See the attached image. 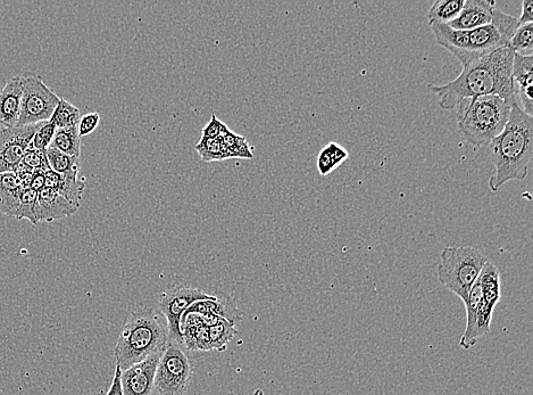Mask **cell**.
Returning <instances> with one entry per match:
<instances>
[{
    "instance_id": "cell-1",
    "label": "cell",
    "mask_w": 533,
    "mask_h": 395,
    "mask_svg": "<svg viewBox=\"0 0 533 395\" xmlns=\"http://www.w3.org/2000/svg\"><path fill=\"white\" fill-rule=\"evenodd\" d=\"M514 52L503 47L464 65L463 72L444 86H429L443 110H454L464 100L494 95L510 105L516 103L512 65Z\"/></svg>"
},
{
    "instance_id": "cell-2",
    "label": "cell",
    "mask_w": 533,
    "mask_h": 395,
    "mask_svg": "<svg viewBox=\"0 0 533 395\" xmlns=\"http://www.w3.org/2000/svg\"><path fill=\"white\" fill-rule=\"evenodd\" d=\"M489 146L495 166L489 180L491 192L499 191L508 181L526 178L533 154L532 117L518 104L513 105L504 130Z\"/></svg>"
},
{
    "instance_id": "cell-3",
    "label": "cell",
    "mask_w": 533,
    "mask_h": 395,
    "mask_svg": "<svg viewBox=\"0 0 533 395\" xmlns=\"http://www.w3.org/2000/svg\"><path fill=\"white\" fill-rule=\"evenodd\" d=\"M430 27L437 44L453 53L464 67L499 48L508 47L519 22L514 16L496 8L493 22L485 27L469 31L453 30L445 24H432Z\"/></svg>"
},
{
    "instance_id": "cell-4",
    "label": "cell",
    "mask_w": 533,
    "mask_h": 395,
    "mask_svg": "<svg viewBox=\"0 0 533 395\" xmlns=\"http://www.w3.org/2000/svg\"><path fill=\"white\" fill-rule=\"evenodd\" d=\"M170 341L165 319L152 307L131 312L114 349L116 367L126 370L153 353L164 350Z\"/></svg>"
},
{
    "instance_id": "cell-5",
    "label": "cell",
    "mask_w": 533,
    "mask_h": 395,
    "mask_svg": "<svg viewBox=\"0 0 533 395\" xmlns=\"http://www.w3.org/2000/svg\"><path fill=\"white\" fill-rule=\"evenodd\" d=\"M511 110L512 105L494 95L464 100L457 105L458 129L473 146H489L501 135Z\"/></svg>"
},
{
    "instance_id": "cell-6",
    "label": "cell",
    "mask_w": 533,
    "mask_h": 395,
    "mask_svg": "<svg viewBox=\"0 0 533 395\" xmlns=\"http://www.w3.org/2000/svg\"><path fill=\"white\" fill-rule=\"evenodd\" d=\"M487 261L471 246H447L440 255L438 281L465 304Z\"/></svg>"
},
{
    "instance_id": "cell-7",
    "label": "cell",
    "mask_w": 533,
    "mask_h": 395,
    "mask_svg": "<svg viewBox=\"0 0 533 395\" xmlns=\"http://www.w3.org/2000/svg\"><path fill=\"white\" fill-rule=\"evenodd\" d=\"M194 365L183 344L169 341L156 369L155 390L160 395H183L188 391Z\"/></svg>"
},
{
    "instance_id": "cell-8",
    "label": "cell",
    "mask_w": 533,
    "mask_h": 395,
    "mask_svg": "<svg viewBox=\"0 0 533 395\" xmlns=\"http://www.w3.org/2000/svg\"><path fill=\"white\" fill-rule=\"evenodd\" d=\"M22 105L18 126L39 125L48 122L61 98L36 73L21 76Z\"/></svg>"
},
{
    "instance_id": "cell-9",
    "label": "cell",
    "mask_w": 533,
    "mask_h": 395,
    "mask_svg": "<svg viewBox=\"0 0 533 395\" xmlns=\"http://www.w3.org/2000/svg\"><path fill=\"white\" fill-rule=\"evenodd\" d=\"M213 296L199 290V288L185 285L174 286L160 295L158 306H160L162 316L168 325L170 341L182 344L180 327L182 316L194 303L212 299Z\"/></svg>"
},
{
    "instance_id": "cell-10",
    "label": "cell",
    "mask_w": 533,
    "mask_h": 395,
    "mask_svg": "<svg viewBox=\"0 0 533 395\" xmlns=\"http://www.w3.org/2000/svg\"><path fill=\"white\" fill-rule=\"evenodd\" d=\"M481 285V304L477 319L470 337V349L477 344L480 337L490 332L493 323L494 310L502 299L501 273L493 262L487 261L478 278Z\"/></svg>"
},
{
    "instance_id": "cell-11",
    "label": "cell",
    "mask_w": 533,
    "mask_h": 395,
    "mask_svg": "<svg viewBox=\"0 0 533 395\" xmlns=\"http://www.w3.org/2000/svg\"><path fill=\"white\" fill-rule=\"evenodd\" d=\"M40 126L41 123L0 129V174L14 172L20 166Z\"/></svg>"
},
{
    "instance_id": "cell-12",
    "label": "cell",
    "mask_w": 533,
    "mask_h": 395,
    "mask_svg": "<svg viewBox=\"0 0 533 395\" xmlns=\"http://www.w3.org/2000/svg\"><path fill=\"white\" fill-rule=\"evenodd\" d=\"M164 350L157 351L139 364L122 370L123 395H152L155 390V375Z\"/></svg>"
},
{
    "instance_id": "cell-13",
    "label": "cell",
    "mask_w": 533,
    "mask_h": 395,
    "mask_svg": "<svg viewBox=\"0 0 533 395\" xmlns=\"http://www.w3.org/2000/svg\"><path fill=\"white\" fill-rule=\"evenodd\" d=\"M533 56L515 54L513 57L512 77L516 103L524 113L533 114Z\"/></svg>"
},
{
    "instance_id": "cell-14",
    "label": "cell",
    "mask_w": 533,
    "mask_h": 395,
    "mask_svg": "<svg viewBox=\"0 0 533 395\" xmlns=\"http://www.w3.org/2000/svg\"><path fill=\"white\" fill-rule=\"evenodd\" d=\"M496 3L489 0H464V5L457 19L448 27L457 31H469L488 26L493 22Z\"/></svg>"
},
{
    "instance_id": "cell-15",
    "label": "cell",
    "mask_w": 533,
    "mask_h": 395,
    "mask_svg": "<svg viewBox=\"0 0 533 395\" xmlns=\"http://www.w3.org/2000/svg\"><path fill=\"white\" fill-rule=\"evenodd\" d=\"M79 205L65 199L53 188L45 187L38 193V221L53 222L77 213Z\"/></svg>"
},
{
    "instance_id": "cell-16",
    "label": "cell",
    "mask_w": 533,
    "mask_h": 395,
    "mask_svg": "<svg viewBox=\"0 0 533 395\" xmlns=\"http://www.w3.org/2000/svg\"><path fill=\"white\" fill-rule=\"evenodd\" d=\"M22 105L21 76H15L7 81L0 90V126L14 128L18 126Z\"/></svg>"
},
{
    "instance_id": "cell-17",
    "label": "cell",
    "mask_w": 533,
    "mask_h": 395,
    "mask_svg": "<svg viewBox=\"0 0 533 395\" xmlns=\"http://www.w3.org/2000/svg\"><path fill=\"white\" fill-rule=\"evenodd\" d=\"M188 314L214 315L224 320H228L229 323L236 326L244 318V314L238 309L236 302L233 301L230 296L224 294L214 295L212 299L194 303L193 306L186 311L185 315Z\"/></svg>"
},
{
    "instance_id": "cell-18",
    "label": "cell",
    "mask_w": 533,
    "mask_h": 395,
    "mask_svg": "<svg viewBox=\"0 0 533 395\" xmlns=\"http://www.w3.org/2000/svg\"><path fill=\"white\" fill-rule=\"evenodd\" d=\"M78 172H72V174L61 175L51 170L46 171V184L45 187L53 188L60 193L69 202L79 205L82 199L83 191H85L86 183L85 179H78Z\"/></svg>"
},
{
    "instance_id": "cell-19",
    "label": "cell",
    "mask_w": 533,
    "mask_h": 395,
    "mask_svg": "<svg viewBox=\"0 0 533 395\" xmlns=\"http://www.w3.org/2000/svg\"><path fill=\"white\" fill-rule=\"evenodd\" d=\"M22 186L14 172L0 174V212L15 218L19 209Z\"/></svg>"
},
{
    "instance_id": "cell-20",
    "label": "cell",
    "mask_w": 533,
    "mask_h": 395,
    "mask_svg": "<svg viewBox=\"0 0 533 395\" xmlns=\"http://www.w3.org/2000/svg\"><path fill=\"white\" fill-rule=\"evenodd\" d=\"M464 5V0H437L430 7L428 13L429 24H445L457 19Z\"/></svg>"
},
{
    "instance_id": "cell-21",
    "label": "cell",
    "mask_w": 533,
    "mask_h": 395,
    "mask_svg": "<svg viewBox=\"0 0 533 395\" xmlns=\"http://www.w3.org/2000/svg\"><path fill=\"white\" fill-rule=\"evenodd\" d=\"M224 156L228 159H253V152L244 136H239L229 128L220 136Z\"/></svg>"
},
{
    "instance_id": "cell-22",
    "label": "cell",
    "mask_w": 533,
    "mask_h": 395,
    "mask_svg": "<svg viewBox=\"0 0 533 395\" xmlns=\"http://www.w3.org/2000/svg\"><path fill=\"white\" fill-rule=\"evenodd\" d=\"M348 152L337 143H330L322 148L318 158V170L321 176H328L348 159Z\"/></svg>"
},
{
    "instance_id": "cell-23",
    "label": "cell",
    "mask_w": 533,
    "mask_h": 395,
    "mask_svg": "<svg viewBox=\"0 0 533 395\" xmlns=\"http://www.w3.org/2000/svg\"><path fill=\"white\" fill-rule=\"evenodd\" d=\"M49 147H53L64 154L80 158L81 138L78 127L56 129L52 145Z\"/></svg>"
},
{
    "instance_id": "cell-24",
    "label": "cell",
    "mask_w": 533,
    "mask_h": 395,
    "mask_svg": "<svg viewBox=\"0 0 533 395\" xmlns=\"http://www.w3.org/2000/svg\"><path fill=\"white\" fill-rule=\"evenodd\" d=\"M236 325L229 323L228 320L220 319L218 323L208 327V336H210V345L212 351H226L228 345L235 339L238 334Z\"/></svg>"
},
{
    "instance_id": "cell-25",
    "label": "cell",
    "mask_w": 533,
    "mask_h": 395,
    "mask_svg": "<svg viewBox=\"0 0 533 395\" xmlns=\"http://www.w3.org/2000/svg\"><path fill=\"white\" fill-rule=\"evenodd\" d=\"M81 119L80 109L61 98L52 115L51 121L57 129L78 127Z\"/></svg>"
},
{
    "instance_id": "cell-26",
    "label": "cell",
    "mask_w": 533,
    "mask_h": 395,
    "mask_svg": "<svg viewBox=\"0 0 533 395\" xmlns=\"http://www.w3.org/2000/svg\"><path fill=\"white\" fill-rule=\"evenodd\" d=\"M46 156L49 163V167L57 174L68 175L72 172L79 171V160L76 156H70L60 151L55 150L53 147H48L46 150Z\"/></svg>"
},
{
    "instance_id": "cell-27",
    "label": "cell",
    "mask_w": 533,
    "mask_h": 395,
    "mask_svg": "<svg viewBox=\"0 0 533 395\" xmlns=\"http://www.w3.org/2000/svg\"><path fill=\"white\" fill-rule=\"evenodd\" d=\"M16 219H27L32 225H38V193L31 188H23L20 195L19 209Z\"/></svg>"
},
{
    "instance_id": "cell-28",
    "label": "cell",
    "mask_w": 533,
    "mask_h": 395,
    "mask_svg": "<svg viewBox=\"0 0 533 395\" xmlns=\"http://www.w3.org/2000/svg\"><path fill=\"white\" fill-rule=\"evenodd\" d=\"M508 47L512 49L515 54L524 56L532 55L533 49V23L522 24L514 32Z\"/></svg>"
},
{
    "instance_id": "cell-29",
    "label": "cell",
    "mask_w": 533,
    "mask_h": 395,
    "mask_svg": "<svg viewBox=\"0 0 533 395\" xmlns=\"http://www.w3.org/2000/svg\"><path fill=\"white\" fill-rule=\"evenodd\" d=\"M195 150L204 162H216L226 160L223 146L219 138L202 137L195 146Z\"/></svg>"
},
{
    "instance_id": "cell-30",
    "label": "cell",
    "mask_w": 533,
    "mask_h": 395,
    "mask_svg": "<svg viewBox=\"0 0 533 395\" xmlns=\"http://www.w3.org/2000/svg\"><path fill=\"white\" fill-rule=\"evenodd\" d=\"M56 129L51 121L41 123L35 137L32 139L31 145L36 150L46 152L47 148L52 145Z\"/></svg>"
},
{
    "instance_id": "cell-31",
    "label": "cell",
    "mask_w": 533,
    "mask_h": 395,
    "mask_svg": "<svg viewBox=\"0 0 533 395\" xmlns=\"http://www.w3.org/2000/svg\"><path fill=\"white\" fill-rule=\"evenodd\" d=\"M23 166H26L35 171H48L51 170L47 160L46 152L36 150L32 145L29 146L28 151L23 156L21 162Z\"/></svg>"
},
{
    "instance_id": "cell-32",
    "label": "cell",
    "mask_w": 533,
    "mask_h": 395,
    "mask_svg": "<svg viewBox=\"0 0 533 395\" xmlns=\"http://www.w3.org/2000/svg\"><path fill=\"white\" fill-rule=\"evenodd\" d=\"M99 122H101V114L98 112H91L80 119L78 125L79 136L86 137L97 129Z\"/></svg>"
},
{
    "instance_id": "cell-33",
    "label": "cell",
    "mask_w": 533,
    "mask_h": 395,
    "mask_svg": "<svg viewBox=\"0 0 533 395\" xmlns=\"http://www.w3.org/2000/svg\"><path fill=\"white\" fill-rule=\"evenodd\" d=\"M228 129L226 123H223L213 113L210 122L203 128L202 137L206 138H220V136Z\"/></svg>"
},
{
    "instance_id": "cell-34",
    "label": "cell",
    "mask_w": 533,
    "mask_h": 395,
    "mask_svg": "<svg viewBox=\"0 0 533 395\" xmlns=\"http://www.w3.org/2000/svg\"><path fill=\"white\" fill-rule=\"evenodd\" d=\"M121 372L119 367L115 368L113 381L106 389L99 390L95 395H123L121 386Z\"/></svg>"
},
{
    "instance_id": "cell-35",
    "label": "cell",
    "mask_w": 533,
    "mask_h": 395,
    "mask_svg": "<svg viewBox=\"0 0 533 395\" xmlns=\"http://www.w3.org/2000/svg\"><path fill=\"white\" fill-rule=\"evenodd\" d=\"M35 170H32L21 163L18 168L15 169L14 174L19 179L22 188H29L33 176H35Z\"/></svg>"
},
{
    "instance_id": "cell-36",
    "label": "cell",
    "mask_w": 533,
    "mask_h": 395,
    "mask_svg": "<svg viewBox=\"0 0 533 395\" xmlns=\"http://www.w3.org/2000/svg\"><path fill=\"white\" fill-rule=\"evenodd\" d=\"M533 21V0H523L522 11L518 19L519 26L522 24L532 23Z\"/></svg>"
},
{
    "instance_id": "cell-37",
    "label": "cell",
    "mask_w": 533,
    "mask_h": 395,
    "mask_svg": "<svg viewBox=\"0 0 533 395\" xmlns=\"http://www.w3.org/2000/svg\"><path fill=\"white\" fill-rule=\"evenodd\" d=\"M46 184V172L45 171H36L35 176H33L29 188L33 191L39 193L41 189L45 188Z\"/></svg>"
},
{
    "instance_id": "cell-38",
    "label": "cell",
    "mask_w": 533,
    "mask_h": 395,
    "mask_svg": "<svg viewBox=\"0 0 533 395\" xmlns=\"http://www.w3.org/2000/svg\"><path fill=\"white\" fill-rule=\"evenodd\" d=\"M254 395H264V392L262 390H256Z\"/></svg>"
}]
</instances>
